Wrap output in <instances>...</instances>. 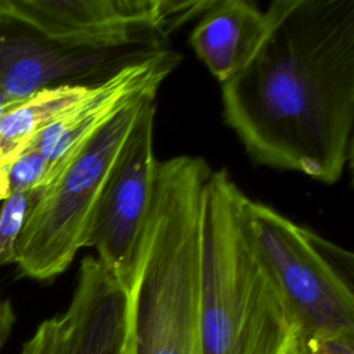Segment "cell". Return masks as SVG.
<instances>
[{
  "mask_svg": "<svg viewBox=\"0 0 354 354\" xmlns=\"http://www.w3.org/2000/svg\"><path fill=\"white\" fill-rule=\"evenodd\" d=\"M249 64L221 84L225 123L257 165L335 184L353 153L354 0H274Z\"/></svg>",
  "mask_w": 354,
  "mask_h": 354,
  "instance_id": "obj_1",
  "label": "cell"
},
{
  "mask_svg": "<svg viewBox=\"0 0 354 354\" xmlns=\"http://www.w3.org/2000/svg\"><path fill=\"white\" fill-rule=\"evenodd\" d=\"M210 171L199 156L158 162L126 286L130 354H201V207Z\"/></svg>",
  "mask_w": 354,
  "mask_h": 354,
  "instance_id": "obj_2",
  "label": "cell"
},
{
  "mask_svg": "<svg viewBox=\"0 0 354 354\" xmlns=\"http://www.w3.org/2000/svg\"><path fill=\"white\" fill-rule=\"evenodd\" d=\"M249 198L210 171L201 207V354H297L299 333L261 257Z\"/></svg>",
  "mask_w": 354,
  "mask_h": 354,
  "instance_id": "obj_3",
  "label": "cell"
},
{
  "mask_svg": "<svg viewBox=\"0 0 354 354\" xmlns=\"http://www.w3.org/2000/svg\"><path fill=\"white\" fill-rule=\"evenodd\" d=\"M248 218L296 324L299 346L354 337L353 253L252 199Z\"/></svg>",
  "mask_w": 354,
  "mask_h": 354,
  "instance_id": "obj_4",
  "label": "cell"
},
{
  "mask_svg": "<svg viewBox=\"0 0 354 354\" xmlns=\"http://www.w3.org/2000/svg\"><path fill=\"white\" fill-rule=\"evenodd\" d=\"M155 97L145 95L127 105L90 137L40 191L12 249L11 263L21 277L53 279L84 248L95 203L118 151L144 102Z\"/></svg>",
  "mask_w": 354,
  "mask_h": 354,
  "instance_id": "obj_5",
  "label": "cell"
},
{
  "mask_svg": "<svg viewBox=\"0 0 354 354\" xmlns=\"http://www.w3.org/2000/svg\"><path fill=\"white\" fill-rule=\"evenodd\" d=\"M213 0H0V18L46 39L91 50L162 48Z\"/></svg>",
  "mask_w": 354,
  "mask_h": 354,
  "instance_id": "obj_6",
  "label": "cell"
},
{
  "mask_svg": "<svg viewBox=\"0 0 354 354\" xmlns=\"http://www.w3.org/2000/svg\"><path fill=\"white\" fill-rule=\"evenodd\" d=\"M156 105L140 109L108 171L95 203L84 248H94L100 263L127 286L152 203L158 160L153 153Z\"/></svg>",
  "mask_w": 354,
  "mask_h": 354,
  "instance_id": "obj_7",
  "label": "cell"
},
{
  "mask_svg": "<svg viewBox=\"0 0 354 354\" xmlns=\"http://www.w3.org/2000/svg\"><path fill=\"white\" fill-rule=\"evenodd\" d=\"M156 48L91 50L53 41L0 18V93L18 102L43 88L100 82ZM93 84V83H91Z\"/></svg>",
  "mask_w": 354,
  "mask_h": 354,
  "instance_id": "obj_8",
  "label": "cell"
},
{
  "mask_svg": "<svg viewBox=\"0 0 354 354\" xmlns=\"http://www.w3.org/2000/svg\"><path fill=\"white\" fill-rule=\"evenodd\" d=\"M180 61L178 53L156 48L94 83L77 106L46 127L29 147L36 148L47 160V184L90 137L127 105L141 97L156 95Z\"/></svg>",
  "mask_w": 354,
  "mask_h": 354,
  "instance_id": "obj_9",
  "label": "cell"
},
{
  "mask_svg": "<svg viewBox=\"0 0 354 354\" xmlns=\"http://www.w3.org/2000/svg\"><path fill=\"white\" fill-rule=\"evenodd\" d=\"M61 318L62 354H130L127 289L97 257L80 261L71 303Z\"/></svg>",
  "mask_w": 354,
  "mask_h": 354,
  "instance_id": "obj_10",
  "label": "cell"
},
{
  "mask_svg": "<svg viewBox=\"0 0 354 354\" xmlns=\"http://www.w3.org/2000/svg\"><path fill=\"white\" fill-rule=\"evenodd\" d=\"M268 32L266 11L248 0H213L189 35L198 58L223 84L254 57Z\"/></svg>",
  "mask_w": 354,
  "mask_h": 354,
  "instance_id": "obj_11",
  "label": "cell"
},
{
  "mask_svg": "<svg viewBox=\"0 0 354 354\" xmlns=\"http://www.w3.org/2000/svg\"><path fill=\"white\" fill-rule=\"evenodd\" d=\"M93 84L43 88L8 108L0 123V166L25 151L46 127L77 106Z\"/></svg>",
  "mask_w": 354,
  "mask_h": 354,
  "instance_id": "obj_12",
  "label": "cell"
},
{
  "mask_svg": "<svg viewBox=\"0 0 354 354\" xmlns=\"http://www.w3.org/2000/svg\"><path fill=\"white\" fill-rule=\"evenodd\" d=\"M47 178V160L36 148L28 147L8 163L0 166V201L18 192L41 191Z\"/></svg>",
  "mask_w": 354,
  "mask_h": 354,
  "instance_id": "obj_13",
  "label": "cell"
},
{
  "mask_svg": "<svg viewBox=\"0 0 354 354\" xmlns=\"http://www.w3.org/2000/svg\"><path fill=\"white\" fill-rule=\"evenodd\" d=\"M40 191L18 192L3 201L0 207V266L11 263L14 243Z\"/></svg>",
  "mask_w": 354,
  "mask_h": 354,
  "instance_id": "obj_14",
  "label": "cell"
},
{
  "mask_svg": "<svg viewBox=\"0 0 354 354\" xmlns=\"http://www.w3.org/2000/svg\"><path fill=\"white\" fill-rule=\"evenodd\" d=\"M64 350V322L61 315L43 321L24 343L18 354H62Z\"/></svg>",
  "mask_w": 354,
  "mask_h": 354,
  "instance_id": "obj_15",
  "label": "cell"
},
{
  "mask_svg": "<svg viewBox=\"0 0 354 354\" xmlns=\"http://www.w3.org/2000/svg\"><path fill=\"white\" fill-rule=\"evenodd\" d=\"M297 354H354V337H337L307 343L297 347Z\"/></svg>",
  "mask_w": 354,
  "mask_h": 354,
  "instance_id": "obj_16",
  "label": "cell"
},
{
  "mask_svg": "<svg viewBox=\"0 0 354 354\" xmlns=\"http://www.w3.org/2000/svg\"><path fill=\"white\" fill-rule=\"evenodd\" d=\"M14 322H15V314L11 307V303L7 300L4 308L0 311V348L7 342Z\"/></svg>",
  "mask_w": 354,
  "mask_h": 354,
  "instance_id": "obj_17",
  "label": "cell"
},
{
  "mask_svg": "<svg viewBox=\"0 0 354 354\" xmlns=\"http://www.w3.org/2000/svg\"><path fill=\"white\" fill-rule=\"evenodd\" d=\"M14 104H15V102H10V101L0 93V123H1V119H3V116H4V113H6V111H7L8 108H11Z\"/></svg>",
  "mask_w": 354,
  "mask_h": 354,
  "instance_id": "obj_18",
  "label": "cell"
}]
</instances>
